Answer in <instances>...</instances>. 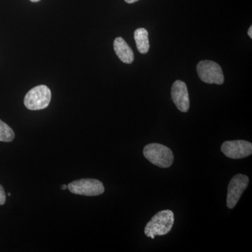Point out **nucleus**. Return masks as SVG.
Wrapping results in <instances>:
<instances>
[{"mask_svg": "<svg viewBox=\"0 0 252 252\" xmlns=\"http://www.w3.org/2000/svg\"><path fill=\"white\" fill-rule=\"evenodd\" d=\"M32 2H37V1H40V0H31Z\"/></svg>", "mask_w": 252, "mask_h": 252, "instance_id": "obj_16", "label": "nucleus"}, {"mask_svg": "<svg viewBox=\"0 0 252 252\" xmlns=\"http://www.w3.org/2000/svg\"><path fill=\"white\" fill-rule=\"evenodd\" d=\"M198 77L206 84L221 85L224 82L223 71L218 63L211 61H202L197 64Z\"/></svg>", "mask_w": 252, "mask_h": 252, "instance_id": "obj_4", "label": "nucleus"}, {"mask_svg": "<svg viewBox=\"0 0 252 252\" xmlns=\"http://www.w3.org/2000/svg\"><path fill=\"white\" fill-rule=\"evenodd\" d=\"M14 130L6 123L0 120V142H10L14 140Z\"/></svg>", "mask_w": 252, "mask_h": 252, "instance_id": "obj_11", "label": "nucleus"}, {"mask_svg": "<svg viewBox=\"0 0 252 252\" xmlns=\"http://www.w3.org/2000/svg\"><path fill=\"white\" fill-rule=\"evenodd\" d=\"M220 150L229 158H244L252 155V144L245 140L226 141L222 144Z\"/></svg>", "mask_w": 252, "mask_h": 252, "instance_id": "obj_7", "label": "nucleus"}, {"mask_svg": "<svg viewBox=\"0 0 252 252\" xmlns=\"http://www.w3.org/2000/svg\"><path fill=\"white\" fill-rule=\"evenodd\" d=\"M143 154L149 162L162 168L171 166L174 162V155L171 149L162 144H147L144 147Z\"/></svg>", "mask_w": 252, "mask_h": 252, "instance_id": "obj_2", "label": "nucleus"}, {"mask_svg": "<svg viewBox=\"0 0 252 252\" xmlns=\"http://www.w3.org/2000/svg\"><path fill=\"white\" fill-rule=\"evenodd\" d=\"M71 193L85 196H97L104 192L102 182L94 179H81L67 185Z\"/></svg>", "mask_w": 252, "mask_h": 252, "instance_id": "obj_5", "label": "nucleus"}, {"mask_svg": "<svg viewBox=\"0 0 252 252\" xmlns=\"http://www.w3.org/2000/svg\"><path fill=\"white\" fill-rule=\"evenodd\" d=\"M67 189V186L66 185H62V187H61V189L62 190H65V189Z\"/></svg>", "mask_w": 252, "mask_h": 252, "instance_id": "obj_15", "label": "nucleus"}, {"mask_svg": "<svg viewBox=\"0 0 252 252\" xmlns=\"http://www.w3.org/2000/svg\"><path fill=\"white\" fill-rule=\"evenodd\" d=\"M114 49L116 54L123 63L131 64L134 61V53L128 44L122 37L116 38L114 41Z\"/></svg>", "mask_w": 252, "mask_h": 252, "instance_id": "obj_9", "label": "nucleus"}, {"mask_svg": "<svg viewBox=\"0 0 252 252\" xmlns=\"http://www.w3.org/2000/svg\"><path fill=\"white\" fill-rule=\"evenodd\" d=\"M175 221V216L171 210H162L158 212L147 223L144 233L149 238H155L156 236L167 235L170 233Z\"/></svg>", "mask_w": 252, "mask_h": 252, "instance_id": "obj_1", "label": "nucleus"}, {"mask_svg": "<svg viewBox=\"0 0 252 252\" xmlns=\"http://www.w3.org/2000/svg\"><path fill=\"white\" fill-rule=\"evenodd\" d=\"M137 1H139V0H125L126 2L128 3V4H132V3H135Z\"/></svg>", "mask_w": 252, "mask_h": 252, "instance_id": "obj_14", "label": "nucleus"}, {"mask_svg": "<svg viewBox=\"0 0 252 252\" xmlns=\"http://www.w3.org/2000/svg\"><path fill=\"white\" fill-rule=\"evenodd\" d=\"M172 101L177 108L182 112H187L190 107V101L187 86L184 81L177 80L172 86Z\"/></svg>", "mask_w": 252, "mask_h": 252, "instance_id": "obj_8", "label": "nucleus"}, {"mask_svg": "<svg viewBox=\"0 0 252 252\" xmlns=\"http://www.w3.org/2000/svg\"><path fill=\"white\" fill-rule=\"evenodd\" d=\"M134 39L136 42L137 50L142 54H146L149 52V33L144 28H138L134 32Z\"/></svg>", "mask_w": 252, "mask_h": 252, "instance_id": "obj_10", "label": "nucleus"}, {"mask_svg": "<svg viewBox=\"0 0 252 252\" xmlns=\"http://www.w3.org/2000/svg\"><path fill=\"white\" fill-rule=\"evenodd\" d=\"M248 176L238 174L233 177L228 185L227 193L226 204L228 208H234L243 192L248 188Z\"/></svg>", "mask_w": 252, "mask_h": 252, "instance_id": "obj_6", "label": "nucleus"}, {"mask_svg": "<svg viewBox=\"0 0 252 252\" xmlns=\"http://www.w3.org/2000/svg\"><path fill=\"white\" fill-rule=\"evenodd\" d=\"M51 99V92L49 88L40 85L28 91L24 98V104L30 110H41L49 105Z\"/></svg>", "mask_w": 252, "mask_h": 252, "instance_id": "obj_3", "label": "nucleus"}, {"mask_svg": "<svg viewBox=\"0 0 252 252\" xmlns=\"http://www.w3.org/2000/svg\"><path fill=\"white\" fill-rule=\"evenodd\" d=\"M248 35L252 39V26H250V29L248 30Z\"/></svg>", "mask_w": 252, "mask_h": 252, "instance_id": "obj_13", "label": "nucleus"}, {"mask_svg": "<svg viewBox=\"0 0 252 252\" xmlns=\"http://www.w3.org/2000/svg\"><path fill=\"white\" fill-rule=\"evenodd\" d=\"M6 193L2 186L0 185V205H4L6 202Z\"/></svg>", "mask_w": 252, "mask_h": 252, "instance_id": "obj_12", "label": "nucleus"}, {"mask_svg": "<svg viewBox=\"0 0 252 252\" xmlns=\"http://www.w3.org/2000/svg\"><path fill=\"white\" fill-rule=\"evenodd\" d=\"M8 196H11V193H8Z\"/></svg>", "mask_w": 252, "mask_h": 252, "instance_id": "obj_17", "label": "nucleus"}]
</instances>
